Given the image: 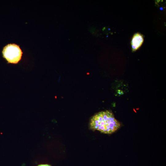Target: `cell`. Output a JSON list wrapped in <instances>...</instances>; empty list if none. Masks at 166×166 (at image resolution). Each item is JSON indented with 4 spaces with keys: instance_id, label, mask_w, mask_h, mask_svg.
Here are the masks:
<instances>
[{
    "instance_id": "6da1fadb",
    "label": "cell",
    "mask_w": 166,
    "mask_h": 166,
    "mask_svg": "<svg viewBox=\"0 0 166 166\" xmlns=\"http://www.w3.org/2000/svg\"><path fill=\"white\" fill-rule=\"evenodd\" d=\"M120 122L115 118L113 113L108 110L101 111L94 115L91 118L89 128L106 134H111L119 129Z\"/></svg>"
},
{
    "instance_id": "7a4b0ae2",
    "label": "cell",
    "mask_w": 166,
    "mask_h": 166,
    "mask_svg": "<svg viewBox=\"0 0 166 166\" xmlns=\"http://www.w3.org/2000/svg\"><path fill=\"white\" fill-rule=\"evenodd\" d=\"M2 53L3 57L8 63L16 64L21 60L23 52L19 45L14 43L6 45Z\"/></svg>"
},
{
    "instance_id": "3957f363",
    "label": "cell",
    "mask_w": 166,
    "mask_h": 166,
    "mask_svg": "<svg viewBox=\"0 0 166 166\" xmlns=\"http://www.w3.org/2000/svg\"><path fill=\"white\" fill-rule=\"evenodd\" d=\"M144 41L143 35L140 33L135 34L131 41V45L132 51L138 49L142 45Z\"/></svg>"
},
{
    "instance_id": "277c9868",
    "label": "cell",
    "mask_w": 166,
    "mask_h": 166,
    "mask_svg": "<svg viewBox=\"0 0 166 166\" xmlns=\"http://www.w3.org/2000/svg\"><path fill=\"white\" fill-rule=\"evenodd\" d=\"M37 166H51L50 165L48 164H39Z\"/></svg>"
}]
</instances>
